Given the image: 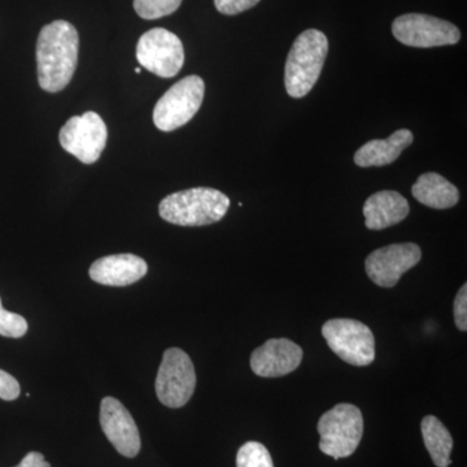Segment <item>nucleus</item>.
<instances>
[{"label": "nucleus", "mask_w": 467, "mask_h": 467, "mask_svg": "<svg viewBox=\"0 0 467 467\" xmlns=\"http://www.w3.org/2000/svg\"><path fill=\"white\" fill-rule=\"evenodd\" d=\"M78 32L72 24L57 20L42 27L36 52L42 90L57 94L69 85L78 64Z\"/></svg>", "instance_id": "f257e3e1"}, {"label": "nucleus", "mask_w": 467, "mask_h": 467, "mask_svg": "<svg viewBox=\"0 0 467 467\" xmlns=\"http://www.w3.org/2000/svg\"><path fill=\"white\" fill-rule=\"evenodd\" d=\"M230 199L211 187H195L165 196L159 205L160 217L178 226H207L223 220Z\"/></svg>", "instance_id": "f03ea898"}, {"label": "nucleus", "mask_w": 467, "mask_h": 467, "mask_svg": "<svg viewBox=\"0 0 467 467\" xmlns=\"http://www.w3.org/2000/svg\"><path fill=\"white\" fill-rule=\"evenodd\" d=\"M327 52V36L317 29L306 30L295 39L285 67V91L290 97L299 99L315 88Z\"/></svg>", "instance_id": "7ed1b4c3"}, {"label": "nucleus", "mask_w": 467, "mask_h": 467, "mask_svg": "<svg viewBox=\"0 0 467 467\" xmlns=\"http://www.w3.org/2000/svg\"><path fill=\"white\" fill-rule=\"evenodd\" d=\"M319 450L335 460L352 456L364 434V417L356 405L337 404L319 418Z\"/></svg>", "instance_id": "20e7f679"}, {"label": "nucleus", "mask_w": 467, "mask_h": 467, "mask_svg": "<svg viewBox=\"0 0 467 467\" xmlns=\"http://www.w3.org/2000/svg\"><path fill=\"white\" fill-rule=\"evenodd\" d=\"M204 92L205 84L202 77H184L171 86L156 103L153 124L165 133L182 128L201 109Z\"/></svg>", "instance_id": "39448f33"}, {"label": "nucleus", "mask_w": 467, "mask_h": 467, "mask_svg": "<svg viewBox=\"0 0 467 467\" xmlns=\"http://www.w3.org/2000/svg\"><path fill=\"white\" fill-rule=\"evenodd\" d=\"M327 346L335 355L353 367H368L376 359V337L362 322L335 318L322 326Z\"/></svg>", "instance_id": "423d86ee"}, {"label": "nucleus", "mask_w": 467, "mask_h": 467, "mask_svg": "<svg viewBox=\"0 0 467 467\" xmlns=\"http://www.w3.org/2000/svg\"><path fill=\"white\" fill-rule=\"evenodd\" d=\"M155 387L156 395L165 407L182 408L192 400L195 392L196 373L192 358L184 350H165Z\"/></svg>", "instance_id": "0eeeda50"}, {"label": "nucleus", "mask_w": 467, "mask_h": 467, "mask_svg": "<svg viewBox=\"0 0 467 467\" xmlns=\"http://www.w3.org/2000/svg\"><path fill=\"white\" fill-rule=\"evenodd\" d=\"M61 147L82 164L91 165L100 159L109 140V129L97 112L73 116L58 133Z\"/></svg>", "instance_id": "6e6552de"}, {"label": "nucleus", "mask_w": 467, "mask_h": 467, "mask_svg": "<svg viewBox=\"0 0 467 467\" xmlns=\"http://www.w3.org/2000/svg\"><path fill=\"white\" fill-rule=\"evenodd\" d=\"M135 55L144 69L161 78L177 76L184 64L182 41L164 27L144 33L138 41Z\"/></svg>", "instance_id": "1a4fd4ad"}, {"label": "nucleus", "mask_w": 467, "mask_h": 467, "mask_svg": "<svg viewBox=\"0 0 467 467\" xmlns=\"http://www.w3.org/2000/svg\"><path fill=\"white\" fill-rule=\"evenodd\" d=\"M393 36L410 47L431 48L456 45L461 39L459 27L429 15L408 14L392 24Z\"/></svg>", "instance_id": "9d476101"}, {"label": "nucleus", "mask_w": 467, "mask_h": 467, "mask_svg": "<svg viewBox=\"0 0 467 467\" xmlns=\"http://www.w3.org/2000/svg\"><path fill=\"white\" fill-rule=\"evenodd\" d=\"M422 259L420 245L414 243L391 244L371 252L365 261L367 275L379 287L391 288L402 275Z\"/></svg>", "instance_id": "9b49d317"}, {"label": "nucleus", "mask_w": 467, "mask_h": 467, "mask_svg": "<svg viewBox=\"0 0 467 467\" xmlns=\"http://www.w3.org/2000/svg\"><path fill=\"white\" fill-rule=\"evenodd\" d=\"M100 426L104 435L121 456L134 459L142 447L140 430L122 402L107 396L100 404Z\"/></svg>", "instance_id": "f8f14e48"}, {"label": "nucleus", "mask_w": 467, "mask_h": 467, "mask_svg": "<svg viewBox=\"0 0 467 467\" xmlns=\"http://www.w3.org/2000/svg\"><path fill=\"white\" fill-rule=\"evenodd\" d=\"M300 346L290 339H270L251 356V368L256 376L278 378L296 370L303 361Z\"/></svg>", "instance_id": "ddd939ff"}, {"label": "nucleus", "mask_w": 467, "mask_h": 467, "mask_svg": "<svg viewBox=\"0 0 467 467\" xmlns=\"http://www.w3.org/2000/svg\"><path fill=\"white\" fill-rule=\"evenodd\" d=\"M149 272V265L142 257L131 254H112L101 257L92 264L90 278L97 284L125 287L137 284Z\"/></svg>", "instance_id": "4468645a"}, {"label": "nucleus", "mask_w": 467, "mask_h": 467, "mask_svg": "<svg viewBox=\"0 0 467 467\" xmlns=\"http://www.w3.org/2000/svg\"><path fill=\"white\" fill-rule=\"evenodd\" d=\"M362 211L368 230H383L404 221L410 208L401 193L384 190L368 196Z\"/></svg>", "instance_id": "2eb2a0df"}, {"label": "nucleus", "mask_w": 467, "mask_h": 467, "mask_svg": "<svg viewBox=\"0 0 467 467\" xmlns=\"http://www.w3.org/2000/svg\"><path fill=\"white\" fill-rule=\"evenodd\" d=\"M413 143V133L400 129L387 140H374L365 143L355 153V162L361 168L384 167L400 158L402 150Z\"/></svg>", "instance_id": "dca6fc26"}, {"label": "nucleus", "mask_w": 467, "mask_h": 467, "mask_svg": "<svg viewBox=\"0 0 467 467\" xmlns=\"http://www.w3.org/2000/svg\"><path fill=\"white\" fill-rule=\"evenodd\" d=\"M411 193L420 204L432 209H450L460 201L459 189L438 173L420 175Z\"/></svg>", "instance_id": "f3484780"}, {"label": "nucleus", "mask_w": 467, "mask_h": 467, "mask_svg": "<svg viewBox=\"0 0 467 467\" xmlns=\"http://www.w3.org/2000/svg\"><path fill=\"white\" fill-rule=\"evenodd\" d=\"M423 441L431 460L438 467H448L451 463V453L453 450V438L447 427L435 416H426L420 423Z\"/></svg>", "instance_id": "a211bd4d"}, {"label": "nucleus", "mask_w": 467, "mask_h": 467, "mask_svg": "<svg viewBox=\"0 0 467 467\" xmlns=\"http://www.w3.org/2000/svg\"><path fill=\"white\" fill-rule=\"evenodd\" d=\"M236 467H275V463L265 445L248 441L236 454Z\"/></svg>", "instance_id": "6ab92c4d"}, {"label": "nucleus", "mask_w": 467, "mask_h": 467, "mask_svg": "<svg viewBox=\"0 0 467 467\" xmlns=\"http://www.w3.org/2000/svg\"><path fill=\"white\" fill-rule=\"evenodd\" d=\"M181 3L182 0H134V9L144 20H158L174 14Z\"/></svg>", "instance_id": "aec40b11"}, {"label": "nucleus", "mask_w": 467, "mask_h": 467, "mask_svg": "<svg viewBox=\"0 0 467 467\" xmlns=\"http://www.w3.org/2000/svg\"><path fill=\"white\" fill-rule=\"evenodd\" d=\"M27 331V322L23 316L3 308L0 300V335L5 337H23Z\"/></svg>", "instance_id": "412c9836"}, {"label": "nucleus", "mask_w": 467, "mask_h": 467, "mask_svg": "<svg viewBox=\"0 0 467 467\" xmlns=\"http://www.w3.org/2000/svg\"><path fill=\"white\" fill-rule=\"evenodd\" d=\"M259 2L260 0H214V5L220 14L234 16V15L248 11Z\"/></svg>", "instance_id": "4be33fe9"}, {"label": "nucleus", "mask_w": 467, "mask_h": 467, "mask_svg": "<svg viewBox=\"0 0 467 467\" xmlns=\"http://www.w3.org/2000/svg\"><path fill=\"white\" fill-rule=\"evenodd\" d=\"M20 384L16 378L0 368V399L5 401H14L20 396Z\"/></svg>", "instance_id": "5701e85b"}, {"label": "nucleus", "mask_w": 467, "mask_h": 467, "mask_svg": "<svg viewBox=\"0 0 467 467\" xmlns=\"http://www.w3.org/2000/svg\"><path fill=\"white\" fill-rule=\"evenodd\" d=\"M454 322L461 331L467 330V285H463L457 292L454 299Z\"/></svg>", "instance_id": "b1692460"}, {"label": "nucleus", "mask_w": 467, "mask_h": 467, "mask_svg": "<svg viewBox=\"0 0 467 467\" xmlns=\"http://www.w3.org/2000/svg\"><path fill=\"white\" fill-rule=\"evenodd\" d=\"M15 467H51V465L39 451H30V453H27L23 461Z\"/></svg>", "instance_id": "393cba45"}, {"label": "nucleus", "mask_w": 467, "mask_h": 467, "mask_svg": "<svg viewBox=\"0 0 467 467\" xmlns=\"http://www.w3.org/2000/svg\"><path fill=\"white\" fill-rule=\"evenodd\" d=\"M140 72H142V69H140V67H135V73H137V75H140Z\"/></svg>", "instance_id": "a878e982"}]
</instances>
